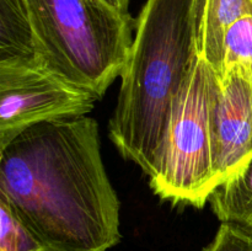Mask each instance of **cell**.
I'll list each match as a JSON object with an SVG mask.
<instances>
[{"mask_svg":"<svg viewBox=\"0 0 252 251\" xmlns=\"http://www.w3.org/2000/svg\"><path fill=\"white\" fill-rule=\"evenodd\" d=\"M0 201L43 251H107L121 241L120 201L91 117L38 123L0 149Z\"/></svg>","mask_w":252,"mask_h":251,"instance_id":"1","label":"cell"},{"mask_svg":"<svg viewBox=\"0 0 252 251\" xmlns=\"http://www.w3.org/2000/svg\"><path fill=\"white\" fill-rule=\"evenodd\" d=\"M206 0H147L121 73L110 137L149 176L174 102L198 58Z\"/></svg>","mask_w":252,"mask_h":251,"instance_id":"2","label":"cell"},{"mask_svg":"<svg viewBox=\"0 0 252 251\" xmlns=\"http://www.w3.org/2000/svg\"><path fill=\"white\" fill-rule=\"evenodd\" d=\"M44 68L101 98L132 47V17L103 0H26Z\"/></svg>","mask_w":252,"mask_h":251,"instance_id":"3","label":"cell"},{"mask_svg":"<svg viewBox=\"0 0 252 251\" xmlns=\"http://www.w3.org/2000/svg\"><path fill=\"white\" fill-rule=\"evenodd\" d=\"M217 90V73L198 56L175 100L149 175L160 198L202 208L216 189L212 112Z\"/></svg>","mask_w":252,"mask_h":251,"instance_id":"4","label":"cell"},{"mask_svg":"<svg viewBox=\"0 0 252 251\" xmlns=\"http://www.w3.org/2000/svg\"><path fill=\"white\" fill-rule=\"evenodd\" d=\"M96 101L44 66H0V149L34 125L86 116Z\"/></svg>","mask_w":252,"mask_h":251,"instance_id":"5","label":"cell"},{"mask_svg":"<svg viewBox=\"0 0 252 251\" xmlns=\"http://www.w3.org/2000/svg\"><path fill=\"white\" fill-rule=\"evenodd\" d=\"M212 138L219 186L252 157V62L230 64L218 78Z\"/></svg>","mask_w":252,"mask_h":251,"instance_id":"6","label":"cell"},{"mask_svg":"<svg viewBox=\"0 0 252 251\" xmlns=\"http://www.w3.org/2000/svg\"><path fill=\"white\" fill-rule=\"evenodd\" d=\"M0 66H44L26 0H0Z\"/></svg>","mask_w":252,"mask_h":251,"instance_id":"7","label":"cell"},{"mask_svg":"<svg viewBox=\"0 0 252 251\" xmlns=\"http://www.w3.org/2000/svg\"><path fill=\"white\" fill-rule=\"evenodd\" d=\"M246 16H252V0H206L199 25L198 51L218 78L223 73L226 33Z\"/></svg>","mask_w":252,"mask_h":251,"instance_id":"8","label":"cell"},{"mask_svg":"<svg viewBox=\"0 0 252 251\" xmlns=\"http://www.w3.org/2000/svg\"><path fill=\"white\" fill-rule=\"evenodd\" d=\"M209 203L221 223L252 239V157L216 187Z\"/></svg>","mask_w":252,"mask_h":251,"instance_id":"9","label":"cell"},{"mask_svg":"<svg viewBox=\"0 0 252 251\" xmlns=\"http://www.w3.org/2000/svg\"><path fill=\"white\" fill-rule=\"evenodd\" d=\"M0 251H43L38 241L2 201H0Z\"/></svg>","mask_w":252,"mask_h":251,"instance_id":"10","label":"cell"},{"mask_svg":"<svg viewBox=\"0 0 252 251\" xmlns=\"http://www.w3.org/2000/svg\"><path fill=\"white\" fill-rule=\"evenodd\" d=\"M241 61L252 62V16L235 22L229 29L224 41L223 70L230 64Z\"/></svg>","mask_w":252,"mask_h":251,"instance_id":"11","label":"cell"},{"mask_svg":"<svg viewBox=\"0 0 252 251\" xmlns=\"http://www.w3.org/2000/svg\"><path fill=\"white\" fill-rule=\"evenodd\" d=\"M203 251H252V239L231 225L221 223L213 241Z\"/></svg>","mask_w":252,"mask_h":251,"instance_id":"12","label":"cell"},{"mask_svg":"<svg viewBox=\"0 0 252 251\" xmlns=\"http://www.w3.org/2000/svg\"><path fill=\"white\" fill-rule=\"evenodd\" d=\"M107 2L111 7H113L117 11L122 12V14H129L128 12V5H129V0H103Z\"/></svg>","mask_w":252,"mask_h":251,"instance_id":"13","label":"cell"}]
</instances>
